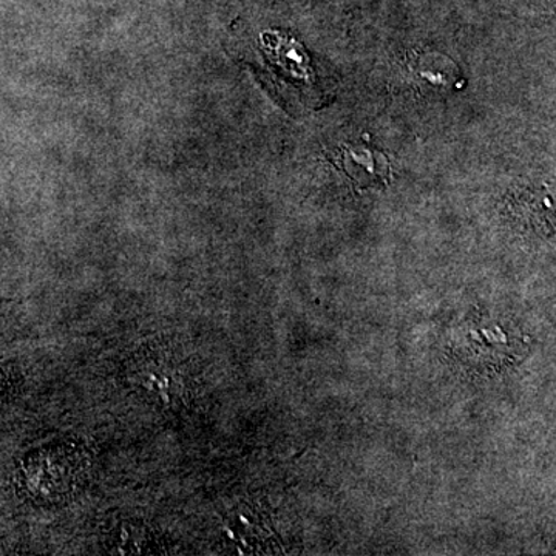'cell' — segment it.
<instances>
[{"instance_id":"1","label":"cell","mask_w":556,"mask_h":556,"mask_svg":"<svg viewBox=\"0 0 556 556\" xmlns=\"http://www.w3.org/2000/svg\"><path fill=\"white\" fill-rule=\"evenodd\" d=\"M3 380H2V375H0V399H2V393H3Z\"/></svg>"}]
</instances>
